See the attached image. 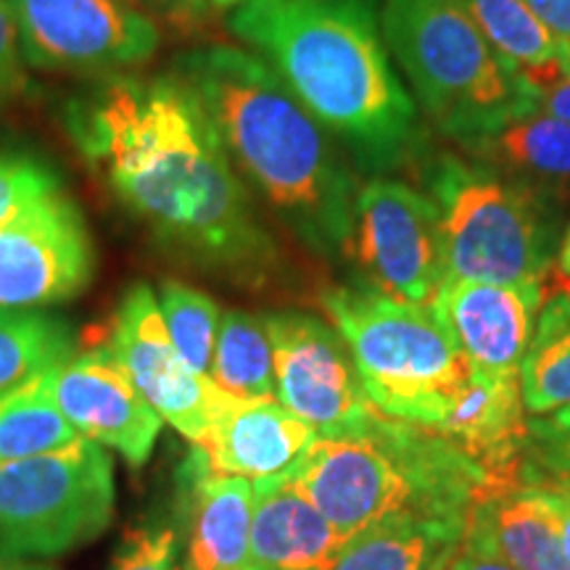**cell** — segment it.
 <instances>
[{"instance_id":"6da1fadb","label":"cell","mask_w":570,"mask_h":570,"mask_svg":"<svg viewBox=\"0 0 570 570\" xmlns=\"http://www.w3.org/2000/svg\"><path fill=\"white\" fill-rule=\"evenodd\" d=\"M67 122L90 167L173 259L240 288L275 281V238L180 77H114L71 106Z\"/></svg>"},{"instance_id":"7a4b0ae2","label":"cell","mask_w":570,"mask_h":570,"mask_svg":"<svg viewBox=\"0 0 570 570\" xmlns=\"http://www.w3.org/2000/svg\"><path fill=\"white\" fill-rule=\"evenodd\" d=\"M230 30L352 156L386 177L417 154V104L370 0H240Z\"/></svg>"},{"instance_id":"3957f363","label":"cell","mask_w":570,"mask_h":570,"mask_svg":"<svg viewBox=\"0 0 570 570\" xmlns=\"http://www.w3.org/2000/svg\"><path fill=\"white\" fill-rule=\"evenodd\" d=\"M238 175L302 244L344 256L354 227L356 183L333 135L306 111L281 75L244 48L209 46L177 61Z\"/></svg>"},{"instance_id":"277c9868","label":"cell","mask_w":570,"mask_h":570,"mask_svg":"<svg viewBox=\"0 0 570 570\" xmlns=\"http://www.w3.org/2000/svg\"><path fill=\"white\" fill-rule=\"evenodd\" d=\"M285 479L346 539L399 515L468 525L487 487L460 444L381 410L362 425L317 436Z\"/></svg>"},{"instance_id":"5b68a950","label":"cell","mask_w":570,"mask_h":570,"mask_svg":"<svg viewBox=\"0 0 570 570\" xmlns=\"http://www.w3.org/2000/svg\"><path fill=\"white\" fill-rule=\"evenodd\" d=\"M381 30L410 96L460 148L539 109V90L458 0H383Z\"/></svg>"},{"instance_id":"8992f818","label":"cell","mask_w":570,"mask_h":570,"mask_svg":"<svg viewBox=\"0 0 570 570\" xmlns=\"http://www.w3.org/2000/svg\"><path fill=\"white\" fill-rule=\"evenodd\" d=\"M320 304L346 341L370 402L436 431L465 391L470 367L431 306L399 302L362 283L327 288Z\"/></svg>"},{"instance_id":"52a82bcc","label":"cell","mask_w":570,"mask_h":570,"mask_svg":"<svg viewBox=\"0 0 570 570\" xmlns=\"http://www.w3.org/2000/svg\"><path fill=\"white\" fill-rule=\"evenodd\" d=\"M439 209L446 277L481 283L547 281L558 254L554 202L468 154L425 164Z\"/></svg>"},{"instance_id":"ba28073f","label":"cell","mask_w":570,"mask_h":570,"mask_svg":"<svg viewBox=\"0 0 570 570\" xmlns=\"http://www.w3.org/2000/svg\"><path fill=\"white\" fill-rule=\"evenodd\" d=\"M114 508L109 449L88 439L0 462V560L61 558L101 537Z\"/></svg>"},{"instance_id":"9c48e42d","label":"cell","mask_w":570,"mask_h":570,"mask_svg":"<svg viewBox=\"0 0 570 570\" xmlns=\"http://www.w3.org/2000/svg\"><path fill=\"white\" fill-rule=\"evenodd\" d=\"M348 256L362 285L410 304H431L446 281L433 198L394 177H373L354 198Z\"/></svg>"},{"instance_id":"30bf717a","label":"cell","mask_w":570,"mask_h":570,"mask_svg":"<svg viewBox=\"0 0 570 570\" xmlns=\"http://www.w3.org/2000/svg\"><path fill=\"white\" fill-rule=\"evenodd\" d=\"M27 67L117 75L161 46V30L114 0H6Z\"/></svg>"},{"instance_id":"8fae6325","label":"cell","mask_w":570,"mask_h":570,"mask_svg":"<svg viewBox=\"0 0 570 570\" xmlns=\"http://www.w3.org/2000/svg\"><path fill=\"white\" fill-rule=\"evenodd\" d=\"M275 396L317 436L348 431L377 412L362 386L346 341L327 320L306 312H267Z\"/></svg>"},{"instance_id":"7c38bea8","label":"cell","mask_w":570,"mask_h":570,"mask_svg":"<svg viewBox=\"0 0 570 570\" xmlns=\"http://www.w3.org/2000/svg\"><path fill=\"white\" fill-rule=\"evenodd\" d=\"M109 348L164 423L190 444H198L235 402L209 375L185 365L148 285H132L119 302Z\"/></svg>"},{"instance_id":"4fadbf2b","label":"cell","mask_w":570,"mask_h":570,"mask_svg":"<svg viewBox=\"0 0 570 570\" xmlns=\"http://www.w3.org/2000/svg\"><path fill=\"white\" fill-rule=\"evenodd\" d=\"M96 246L63 190L38 198L0 225V309H40L88 288Z\"/></svg>"},{"instance_id":"5bb4252c","label":"cell","mask_w":570,"mask_h":570,"mask_svg":"<svg viewBox=\"0 0 570 570\" xmlns=\"http://www.w3.org/2000/svg\"><path fill=\"white\" fill-rule=\"evenodd\" d=\"M48 386L56 407L82 439L111 449L132 468L146 465L164 420L109 346L71 354L48 373Z\"/></svg>"},{"instance_id":"9a60e30c","label":"cell","mask_w":570,"mask_h":570,"mask_svg":"<svg viewBox=\"0 0 570 570\" xmlns=\"http://www.w3.org/2000/svg\"><path fill=\"white\" fill-rule=\"evenodd\" d=\"M547 281L481 283L446 277L428 304L465 356L470 375H520Z\"/></svg>"},{"instance_id":"2e32d148","label":"cell","mask_w":570,"mask_h":570,"mask_svg":"<svg viewBox=\"0 0 570 570\" xmlns=\"http://www.w3.org/2000/svg\"><path fill=\"white\" fill-rule=\"evenodd\" d=\"M254 508L252 481L214 473L190 446L180 468L183 570H244Z\"/></svg>"},{"instance_id":"e0dca14e","label":"cell","mask_w":570,"mask_h":570,"mask_svg":"<svg viewBox=\"0 0 570 570\" xmlns=\"http://www.w3.org/2000/svg\"><path fill=\"white\" fill-rule=\"evenodd\" d=\"M315 439V428L285 410L277 396H269L235 399L194 446L214 473L235 475L259 487L285 479Z\"/></svg>"},{"instance_id":"ac0fdd59","label":"cell","mask_w":570,"mask_h":570,"mask_svg":"<svg viewBox=\"0 0 570 570\" xmlns=\"http://www.w3.org/2000/svg\"><path fill=\"white\" fill-rule=\"evenodd\" d=\"M346 541L288 479L259 483L244 570H333Z\"/></svg>"},{"instance_id":"d6986e66","label":"cell","mask_w":570,"mask_h":570,"mask_svg":"<svg viewBox=\"0 0 570 570\" xmlns=\"http://www.w3.org/2000/svg\"><path fill=\"white\" fill-rule=\"evenodd\" d=\"M462 544L515 570H570L544 483L523 481L481 499L470 510Z\"/></svg>"},{"instance_id":"ffe728a7","label":"cell","mask_w":570,"mask_h":570,"mask_svg":"<svg viewBox=\"0 0 570 570\" xmlns=\"http://www.w3.org/2000/svg\"><path fill=\"white\" fill-rule=\"evenodd\" d=\"M462 154L529 185L550 202L570 198V125L552 114L533 109L462 146Z\"/></svg>"},{"instance_id":"44dd1931","label":"cell","mask_w":570,"mask_h":570,"mask_svg":"<svg viewBox=\"0 0 570 570\" xmlns=\"http://www.w3.org/2000/svg\"><path fill=\"white\" fill-rule=\"evenodd\" d=\"M491 46L541 90L570 71V42L541 21L525 0H458Z\"/></svg>"},{"instance_id":"7402d4cb","label":"cell","mask_w":570,"mask_h":570,"mask_svg":"<svg viewBox=\"0 0 570 570\" xmlns=\"http://www.w3.org/2000/svg\"><path fill=\"white\" fill-rule=\"evenodd\" d=\"M465 523L399 515L354 533L333 570H428L460 552Z\"/></svg>"},{"instance_id":"603a6c76","label":"cell","mask_w":570,"mask_h":570,"mask_svg":"<svg viewBox=\"0 0 570 570\" xmlns=\"http://www.w3.org/2000/svg\"><path fill=\"white\" fill-rule=\"evenodd\" d=\"M520 391L533 417L570 407V288L550 294L541 306L520 365Z\"/></svg>"},{"instance_id":"cb8c5ba5","label":"cell","mask_w":570,"mask_h":570,"mask_svg":"<svg viewBox=\"0 0 570 570\" xmlns=\"http://www.w3.org/2000/svg\"><path fill=\"white\" fill-rule=\"evenodd\" d=\"M209 377L235 399L275 396V362L265 315L225 309Z\"/></svg>"},{"instance_id":"d4e9b609","label":"cell","mask_w":570,"mask_h":570,"mask_svg":"<svg viewBox=\"0 0 570 570\" xmlns=\"http://www.w3.org/2000/svg\"><path fill=\"white\" fill-rule=\"evenodd\" d=\"M75 354L67 320L42 309H0V396Z\"/></svg>"},{"instance_id":"484cf974","label":"cell","mask_w":570,"mask_h":570,"mask_svg":"<svg viewBox=\"0 0 570 570\" xmlns=\"http://www.w3.org/2000/svg\"><path fill=\"white\" fill-rule=\"evenodd\" d=\"M51 370L0 396V462L27 460L82 439L56 407L48 386Z\"/></svg>"},{"instance_id":"4316f807","label":"cell","mask_w":570,"mask_h":570,"mask_svg":"<svg viewBox=\"0 0 570 570\" xmlns=\"http://www.w3.org/2000/svg\"><path fill=\"white\" fill-rule=\"evenodd\" d=\"M156 302H159L169 338L185 365L194 367L196 373L209 375L219 320H223L219 304L209 294L180 281H164Z\"/></svg>"},{"instance_id":"83f0119b","label":"cell","mask_w":570,"mask_h":570,"mask_svg":"<svg viewBox=\"0 0 570 570\" xmlns=\"http://www.w3.org/2000/svg\"><path fill=\"white\" fill-rule=\"evenodd\" d=\"M529 481L570 489V407L529 420Z\"/></svg>"},{"instance_id":"f1b7e54d","label":"cell","mask_w":570,"mask_h":570,"mask_svg":"<svg viewBox=\"0 0 570 570\" xmlns=\"http://www.w3.org/2000/svg\"><path fill=\"white\" fill-rule=\"evenodd\" d=\"M59 188V177L46 164L24 154H0V225Z\"/></svg>"},{"instance_id":"f546056e","label":"cell","mask_w":570,"mask_h":570,"mask_svg":"<svg viewBox=\"0 0 570 570\" xmlns=\"http://www.w3.org/2000/svg\"><path fill=\"white\" fill-rule=\"evenodd\" d=\"M180 550L175 525H140L127 533L109 570H183Z\"/></svg>"},{"instance_id":"4dcf8cb0","label":"cell","mask_w":570,"mask_h":570,"mask_svg":"<svg viewBox=\"0 0 570 570\" xmlns=\"http://www.w3.org/2000/svg\"><path fill=\"white\" fill-rule=\"evenodd\" d=\"M140 17L151 19L159 30L180 35L198 32L212 17V0H114Z\"/></svg>"},{"instance_id":"1f68e13d","label":"cell","mask_w":570,"mask_h":570,"mask_svg":"<svg viewBox=\"0 0 570 570\" xmlns=\"http://www.w3.org/2000/svg\"><path fill=\"white\" fill-rule=\"evenodd\" d=\"M27 88V61L9 3L0 0V109Z\"/></svg>"},{"instance_id":"d6a6232c","label":"cell","mask_w":570,"mask_h":570,"mask_svg":"<svg viewBox=\"0 0 570 570\" xmlns=\"http://www.w3.org/2000/svg\"><path fill=\"white\" fill-rule=\"evenodd\" d=\"M525 3L552 32L570 42V0H525Z\"/></svg>"},{"instance_id":"836d02e7","label":"cell","mask_w":570,"mask_h":570,"mask_svg":"<svg viewBox=\"0 0 570 570\" xmlns=\"http://www.w3.org/2000/svg\"><path fill=\"white\" fill-rule=\"evenodd\" d=\"M539 109L570 125V71L539 90Z\"/></svg>"},{"instance_id":"e575fe53","label":"cell","mask_w":570,"mask_h":570,"mask_svg":"<svg viewBox=\"0 0 570 570\" xmlns=\"http://www.w3.org/2000/svg\"><path fill=\"white\" fill-rule=\"evenodd\" d=\"M544 487H547V483H544ZM547 497H550L552 512H554V518H558L562 550H566V558L570 562V489L547 487Z\"/></svg>"},{"instance_id":"d590c367","label":"cell","mask_w":570,"mask_h":570,"mask_svg":"<svg viewBox=\"0 0 570 570\" xmlns=\"http://www.w3.org/2000/svg\"><path fill=\"white\" fill-rule=\"evenodd\" d=\"M449 570H515V568L504 566L502 560L491 558V554H487V552H479V550H473V547L462 544L460 552L454 554Z\"/></svg>"},{"instance_id":"8d00e7d4","label":"cell","mask_w":570,"mask_h":570,"mask_svg":"<svg viewBox=\"0 0 570 570\" xmlns=\"http://www.w3.org/2000/svg\"><path fill=\"white\" fill-rule=\"evenodd\" d=\"M0 570H56L40 560H0Z\"/></svg>"},{"instance_id":"74e56055","label":"cell","mask_w":570,"mask_h":570,"mask_svg":"<svg viewBox=\"0 0 570 570\" xmlns=\"http://www.w3.org/2000/svg\"><path fill=\"white\" fill-rule=\"evenodd\" d=\"M558 267L560 273L570 277V227L566 230V235H562L560 240V248H558Z\"/></svg>"},{"instance_id":"f35d334b","label":"cell","mask_w":570,"mask_h":570,"mask_svg":"<svg viewBox=\"0 0 570 570\" xmlns=\"http://www.w3.org/2000/svg\"><path fill=\"white\" fill-rule=\"evenodd\" d=\"M238 3H240V0H212L214 9H235Z\"/></svg>"},{"instance_id":"ab89813d","label":"cell","mask_w":570,"mask_h":570,"mask_svg":"<svg viewBox=\"0 0 570 570\" xmlns=\"http://www.w3.org/2000/svg\"><path fill=\"white\" fill-rule=\"evenodd\" d=\"M452 560H454V554H452V558H446V560H439L436 566H431L428 570H449V566H452Z\"/></svg>"}]
</instances>
